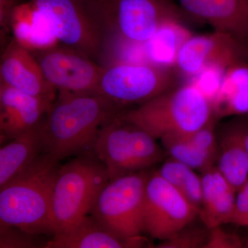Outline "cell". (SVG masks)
<instances>
[{"instance_id":"1","label":"cell","mask_w":248,"mask_h":248,"mask_svg":"<svg viewBox=\"0 0 248 248\" xmlns=\"http://www.w3.org/2000/svg\"><path fill=\"white\" fill-rule=\"evenodd\" d=\"M58 93L41 124L45 153L61 161L93 152L103 125L123 110L97 93Z\"/></svg>"},{"instance_id":"2","label":"cell","mask_w":248,"mask_h":248,"mask_svg":"<svg viewBox=\"0 0 248 248\" xmlns=\"http://www.w3.org/2000/svg\"><path fill=\"white\" fill-rule=\"evenodd\" d=\"M59 161L44 152L0 187V223L32 234L53 235L52 195Z\"/></svg>"},{"instance_id":"3","label":"cell","mask_w":248,"mask_h":248,"mask_svg":"<svg viewBox=\"0 0 248 248\" xmlns=\"http://www.w3.org/2000/svg\"><path fill=\"white\" fill-rule=\"evenodd\" d=\"M100 28L105 49L112 44L146 45L164 26L181 22L174 0H84Z\"/></svg>"},{"instance_id":"4","label":"cell","mask_w":248,"mask_h":248,"mask_svg":"<svg viewBox=\"0 0 248 248\" xmlns=\"http://www.w3.org/2000/svg\"><path fill=\"white\" fill-rule=\"evenodd\" d=\"M213 102L194 82L153 98L120 116L158 140L193 133L213 117Z\"/></svg>"},{"instance_id":"5","label":"cell","mask_w":248,"mask_h":248,"mask_svg":"<svg viewBox=\"0 0 248 248\" xmlns=\"http://www.w3.org/2000/svg\"><path fill=\"white\" fill-rule=\"evenodd\" d=\"M109 181L105 166L93 153L80 155L60 167L52 195L53 234L66 231L91 213Z\"/></svg>"},{"instance_id":"6","label":"cell","mask_w":248,"mask_h":248,"mask_svg":"<svg viewBox=\"0 0 248 248\" xmlns=\"http://www.w3.org/2000/svg\"><path fill=\"white\" fill-rule=\"evenodd\" d=\"M120 114L103 125L93 149L105 166L110 180L144 170L165 156L156 139Z\"/></svg>"},{"instance_id":"7","label":"cell","mask_w":248,"mask_h":248,"mask_svg":"<svg viewBox=\"0 0 248 248\" xmlns=\"http://www.w3.org/2000/svg\"><path fill=\"white\" fill-rule=\"evenodd\" d=\"M148 177L143 170L109 181L90 214L120 239L144 244L142 217Z\"/></svg>"},{"instance_id":"8","label":"cell","mask_w":248,"mask_h":248,"mask_svg":"<svg viewBox=\"0 0 248 248\" xmlns=\"http://www.w3.org/2000/svg\"><path fill=\"white\" fill-rule=\"evenodd\" d=\"M177 78L169 66L151 62L120 60L104 66L97 93L124 106H140L175 88Z\"/></svg>"},{"instance_id":"9","label":"cell","mask_w":248,"mask_h":248,"mask_svg":"<svg viewBox=\"0 0 248 248\" xmlns=\"http://www.w3.org/2000/svg\"><path fill=\"white\" fill-rule=\"evenodd\" d=\"M24 1L45 19L54 37L62 45L96 62L104 56L105 39L84 0Z\"/></svg>"},{"instance_id":"10","label":"cell","mask_w":248,"mask_h":248,"mask_svg":"<svg viewBox=\"0 0 248 248\" xmlns=\"http://www.w3.org/2000/svg\"><path fill=\"white\" fill-rule=\"evenodd\" d=\"M191 203L158 172L150 174L143 206V231L155 239H169L200 215Z\"/></svg>"},{"instance_id":"11","label":"cell","mask_w":248,"mask_h":248,"mask_svg":"<svg viewBox=\"0 0 248 248\" xmlns=\"http://www.w3.org/2000/svg\"><path fill=\"white\" fill-rule=\"evenodd\" d=\"M62 46L31 50L49 84L58 91L97 93L104 66Z\"/></svg>"},{"instance_id":"12","label":"cell","mask_w":248,"mask_h":248,"mask_svg":"<svg viewBox=\"0 0 248 248\" xmlns=\"http://www.w3.org/2000/svg\"><path fill=\"white\" fill-rule=\"evenodd\" d=\"M244 40L217 31L206 35H190L178 49L174 63L179 71L189 76H198L210 68L225 72L244 62Z\"/></svg>"},{"instance_id":"13","label":"cell","mask_w":248,"mask_h":248,"mask_svg":"<svg viewBox=\"0 0 248 248\" xmlns=\"http://www.w3.org/2000/svg\"><path fill=\"white\" fill-rule=\"evenodd\" d=\"M0 82L34 97L53 102L58 91L46 79L30 49L14 37L4 47L0 63Z\"/></svg>"},{"instance_id":"14","label":"cell","mask_w":248,"mask_h":248,"mask_svg":"<svg viewBox=\"0 0 248 248\" xmlns=\"http://www.w3.org/2000/svg\"><path fill=\"white\" fill-rule=\"evenodd\" d=\"M53 103L0 82L1 139L12 140L38 126Z\"/></svg>"},{"instance_id":"15","label":"cell","mask_w":248,"mask_h":248,"mask_svg":"<svg viewBox=\"0 0 248 248\" xmlns=\"http://www.w3.org/2000/svg\"><path fill=\"white\" fill-rule=\"evenodd\" d=\"M192 17L207 23L214 31L248 40V0H179Z\"/></svg>"},{"instance_id":"16","label":"cell","mask_w":248,"mask_h":248,"mask_svg":"<svg viewBox=\"0 0 248 248\" xmlns=\"http://www.w3.org/2000/svg\"><path fill=\"white\" fill-rule=\"evenodd\" d=\"M202 204L200 215L208 229L231 223L236 203V189L217 167L202 172Z\"/></svg>"},{"instance_id":"17","label":"cell","mask_w":248,"mask_h":248,"mask_svg":"<svg viewBox=\"0 0 248 248\" xmlns=\"http://www.w3.org/2000/svg\"><path fill=\"white\" fill-rule=\"evenodd\" d=\"M143 244L125 241L116 236L92 215H86L66 231L53 235L46 248H125Z\"/></svg>"},{"instance_id":"18","label":"cell","mask_w":248,"mask_h":248,"mask_svg":"<svg viewBox=\"0 0 248 248\" xmlns=\"http://www.w3.org/2000/svg\"><path fill=\"white\" fill-rule=\"evenodd\" d=\"M246 128V125L237 122L230 125L222 135L218 148L217 168L236 191L248 181Z\"/></svg>"},{"instance_id":"19","label":"cell","mask_w":248,"mask_h":248,"mask_svg":"<svg viewBox=\"0 0 248 248\" xmlns=\"http://www.w3.org/2000/svg\"><path fill=\"white\" fill-rule=\"evenodd\" d=\"M41 123L38 126L13 139L0 150V187L30 166L45 152Z\"/></svg>"},{"instance_id":"20","label":"cell","mask_w":248,"mask_h":248,"mask_svg":"<svg viewBox=\"0 0 248 248\" xmlns=\"http://www.w3.org/2000/svg\"><path fill=\"white\" fill-rule=\"evenodd\" d=\"M213 105L220 117L248 112V68L233 67L224 73Z\"/></svg>"},{"instance_id":"21","label":"cell","mask_w":248,"mask_h":248,"mask_svg":"<svg viewBox=\"0 0 248 248\" xmlns=\"http://www.w3.org/2000/svg\"><path fill=\"white\" fill-rule=\"evenodd\" d=\"M157 172L191 203L201 209L202 204V178L196 174L194 169L170 158L165 161Z\"/></svg>"},{"instance_id":"22","label":"cell","mask_w":248,"mask_h":248,"mask_svg":"<svg viewBox=\"0 0 248 248\" xmlns=\"http://www.w3.org/2000/svg\"><path fill=\"white\" fill-rule=\"evenodd\" d=\"M165 151L172 159L194 170H205L214 166L215 159L195 146L186 135H168L161 139Z\"/></svg>"},{"instance_id":"23","label":"cell","mask_w":248,"mask_h":248,"mask_svg":"<svg viewBox=\"0 0 248 248\" xmlns=\"http://www.w3.org/2000/svg\"><path fill=\"white\" fill-rule=\"evenodd\" d=\"M187 227L169 239L160 243L159 248H203L208 239L209 230L201 228L187 229Z\"/></svg>"},{"instance_id":"24","label":"cell","mask_w":248,"mask_h":248,"mask_svg":"<svg viewBox=\"0 0 248 248\" xmlns=\"http://www.w3.org/2000/svg\"><path fill=\"white\" fill-rule=\"evenodd\" d=\"M36 234H31L20 228L10 225L0 224V248H38Z\"/></svg>"},{"instance_id":"25","label":"cell","mask_w":248,"mask_h":248,"mask_svg":"<svg viewBox=\"0 0 248 248\" xmlns=\"http://www.w3.org/2000/svg\"><path fill=\"white\" fill-rule=\"evenodd\" d=\"M214 123L213 117L203 127L193 133L187 134V135L195 146L217 159L218 155V146L215 136Z\"/></svg>"},{"instance_id":"26","label":"cell","mask_w":248,"mask_h":248,"mask_svg":"<svg viewBox=\"0 0 248 248\" xmlns=\"http://www.w3.org/2000/svg\"><path fill=\"white\" fill-rule=\"evenodd\" d=\"M241 239L236 235L227 232L220 226L209 229L208 239L204 248H242Z\"/></svg>"},{"instance_id":"27","label":"cell","mask_w":248,"mask_h":248,"mask_svg":"<svg viewBox=\"0 0 248 248\" xmlns=\"http://www.w3.org/2000/svg\"><path fill=\"white\" fill-rule=\"evenodd\" d=\"M231 223L244 226L248 221V181L239 190Z\"/></svg>"},{"instance_id":"28","label":"cell","mask_w":248,"mask_h":248,"mask_svg":"<svg viewBox=\"0 0 248 248\" xmlns=\"http://www.w3.org/2000/svg\"><path fill=\"white\" fill-rule=\"evenodd\" d=\"M17 4L18 0H0V23L3 33L11 26L13 14Z\"/></svg>"},{"instance_id":"29","label":"cell","mask_w":248,"mask_h":248,"mask_svg":"<svg viewBox=\"0 0 248 248\" xmlns=\"http://www.w3.org/2000/svg\"><path fill=\"white\" fill-rule=\"evenodd\" d=\"M246 148H247L248 156V126H247V128H246Z\"/></svg>"},{"instance_id":"30","label":"cell","mask_w":248,"mask_h":248,"mask_svg":"<svg viewBox=\"0 0 248 248\" xmlns=\"http://www.w3.org/2000/svg\"><path fill=\"white\" fill-rule=\"evenodd\" d=\"M248 226V221H246V223H244V226Z\"/></svg>"},{"instance_id":"31","label":"cell","mask_w":248,"mask_h":248,"mask_svg":"<svg viewBox=\"0 0 248 248\" xmlns=\"http://www.w3.org/2000/svg\"><path fill=\"white\" fill-rule=\"evenodd\" d=\"M246 247L248 248V239L247 242H246Z\"/></svg>"}]
</instances>
